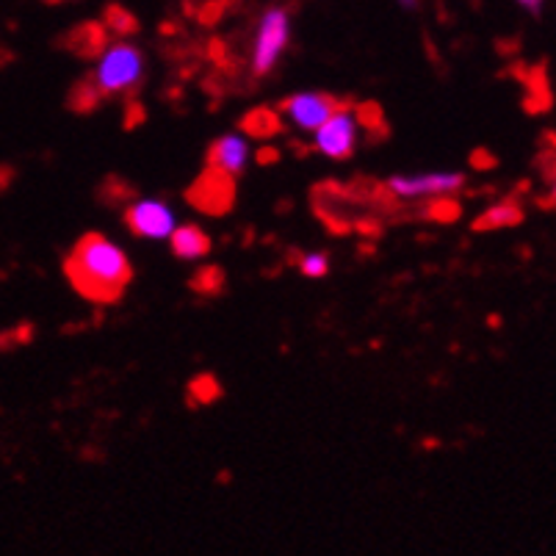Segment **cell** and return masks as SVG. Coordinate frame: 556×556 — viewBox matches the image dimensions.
<instances>
[{
    "label": "cell",
    "mask_w": 556,
    "mask_h": 556,
    "mask_svg": "<svg viewBox=\"0 0 556 556\" xmlns=\"http://www.w3.org/2000/svg\"><path fill=\"white\" fill-rule=\"evenodd\" d=\"M64 271L84 300L100 302V305L119 300L134 277L128 255L100 232H86L73 247Z\"/></svg>",
    "instance_id": "cell-1"
},
{
    "label": "cell",
    "mask_w": 556,
    "mask_h": 556,
    "mask_svg": "<svg viewBox=\"0 0 556 556\" xmlns=\"http://www.w3.org/2000/svg\"><path fill=\"white\" fill-rule=\"evenodd\" d=\"M141 73H144V59H141L139 48L128 42H116L103 50L100 67L92 80L100 89V94H119L136 89Z\"/></svg>",
    "instance_id": "cell-2"
},
{
    "label": "cell",
    "mask_w": 556,
    "mask_h": 556,
    "mask_svg": "<svg viewBox=\"0 0 556 556\" xmlns=\"http://www.w3.org/2000/svg\"><path fill=\"white\" fill-rule=\"evenodd\" d=\"M288 39H291V17H288V12L280 7L269 9L261 17V23H257L255 53H252V70H255V75L263 78V75H269L275 70Z\"/></svg>",
    "instance_id": "cell-3"
},
{
    "label": "cell",
    "mask_w": 556,
    "mask_h": 556,
    "mask_svg": "<svg viewBox=\"0 0 556 556\" xmlns=\"http://www.w3.org/2000/svg\"><path fill=\"white\" fill-rule=\"evenodd\" d=\"M189 202L194 205L197 211L211 216H222L232 208V202H236V184H232V175L227 172L208 169L202 172L200 178L194 180V186L189 189Z\"/></svg>",
    "instance_id": "cell-4"
},
{
    "label": "cell",
    "mask_w": 556,
    "mask_h": 556,
    "mask_svg": "<svg viewBox=\"0 0 556 556\" xmlns=\"http://www.w3.org/2000/svg\"><path fill=\"white\" fill-rule=\"evenodd\" d=\"M357 144V116L346 103L327 119L321 128L316 130V148L327 155V159L343 161L355 153Z\"/></svg>",
    "instance_id": "cell-5"
},
{
    "label": "cell",
    "mask_w": 556,
    "mask_h": 556,
    "mask_svg": "<svg viewBox=\"0 0 556 556\" xmlns=\"http://www.w3.org/2000/svg\"><path fill=\"white\" fill-rule=\"evenodd\" d=\"M341 100H336L332 94H321V92H305V94H294V98H288L286 103L280 105L282 114L302 130H318L321 125L341 109Z\"/></svg>",
    "instance_id": "cell-6"
},
{
    "label": "cell",
    "mask_w": 556,
    "mask_h": 556,
    "mask_svg": "<svg viewBox=\"0 0 556 556\" xmlns=\"http://www.w3.org/2000/svg\"><path fill=\"white\" fill-rule=\"evenodd\" d=\"M125 225L139 239H166L175 230V214L164 202L144 200L125 211Z\"/></svg>",
    "instance_id": "cell-7"
},
{
    "label": "cell",
    "mask_w": 556,
    "mask_h": 556,
    "mask_svg": "<svg viewBox=\"0 0 556 556\" xmlns=\"http://www.w3.org/2000/svg\"><path fill=\"white\" fill-rule=\"evenodd\" d=\"M465 186L463 175H416V178H391L388 191L399 197H441L454 194Z\"/></svg>",
    "instance_id": "cell-8"
},
{
    "label": "cell",
    "mask_w": 556,
    "mask_h": 556,
    "mask_svg": "<svg viewBox=\"0 0 556 556\" xmlns=\"http://www.w3.org/2000/svg\"><path fill=\"white\" fill-rule=\"evenodd\" d=\"M247 159H250V148L241 136H222L208 150V166L227 172V175H239Z\"/></svg>",
    "instance_id": "cell-9"
},
{
    "label": "cell",
    "mask_w": 556,
    "mask_h": 556,
    "mask_svg": "<svg viewBox=\"0 0 556 556\" xmlns=\"http://www.w3.org/2000/svg\"><path fill=\"white\" fill-rule=\"evenodd\" d=\"M172 252L184 261H194V257L208 255L211 239L197 225L178 227V230H172Z\"/></svg>",
    "instance_id": "cell-10"
},
{
    "label": "cell",
    "mask_w": 556,
    "mask_h": 556,
    "mask_svg": "<svg viewBox=\"0 0 556 556\" xmlns=\"http://www.w3.org/2000/svg\"><path fill=\"white\" fill-rule=\"evenodd\" d=\"M241 130L252 139H271L282 130L280 114L275 109H255L241 119Z\"/></svg>",
    "instance_id": "cell-11"
},
{
    "label": "cell",
    "mask_w": 556,
    "mask_h": 556,
    "mask_svg": "<svg viewBox=\"0 0 556 556\" xmlns=\"http://www.w3.org/2000/svg\"><path fill=\"white\" fill-rule=\"evenodd\" d=\"M523 222V208H520L518 202H498L490 211H484L477 222H473V230L484 232V230H495V227H513Z\"/></svg>",
    "instance_id": "cell-12"
},
{
    "label": "cell",
    "mask_w": 556,
    "mask_h": 556,
    "mask_svg": "<svg viewBox=\"0 0 556 556\" xmlns=\"http://www.w3.org/2000/svg\"><path fill=\"white\" fill-rule=\"evenodd\" d=\"M219 396H222V386L214 374H200V377H194L189 382V399L191 404H197V407H200V404H214Z\"/></svg>",
    "instance_id": "cell-13"
},
{
    "label": "cell",
    "mask_w": 556,
    "mask_h": 556,
    "mask_svg": "<svg viewBox=\"0 0 556 556\" xmlns=\"http://www.w3.org/2000/svg\"><path fill=\"white\" fill-rule=\"evenodd\" d=\"M191 288H194L197 294H205V296L222 294V288H225V271H222L219 266H205V269H200L194 275Z\"/></svg>",
    "instance_id": "cell-14"
},
{
    "label": "cell",
    "mask_w": 556,
    "mask_h": 556,
    "mask_svg": "<svg viewBox=\"0 0 556 556\" xmlns=\"http://www.w3.org/2000/svg\"><path fill=\"white\" fill-rule=\"evenodd\" d=\"M459 211L463 208H459V202L454 200L452 194H441L429 202L427 216L432 222H454V219H459Z\"/></svg>",
    "instance_id": "cell-15"
},
{
    "label": "cell",
    "mask_w": 556,
    "mask_h": 556,
    "mask_svg": "<svg viewBox=\"0 0 556 556\" xmlns=\"http://www.w3.org/2000/svg\"><path fill=\"white\" fill-rule=\"evenodd\" d=\"M100 98H103V94H100V89H98V86H94V80H84V84L75 86L73 105L78 111H89L94 103H98Z\"/></svg>",
    "instance_id": "cell-16"
},
{
    "label": "cell",
    "mask_w": 556,
    "mask_h": 556,
    "mask_svg": "<svg viewBox=\"0 0 556 556\" xmlns=\"http://www.w3.org/2000/svg\"><path fill=\"white\" fill-rule=\"evenodd\" d=\"M327 269H330V263H327L325 252H313V255H305V261H302L305 277H325Z\"/></svg>",
    "instance_id": "cell-17"
},
{
    "label": "cell",
    "mask_w": 556,
    "mask_h": 556,
    "mask_svg": "<svg viewBox=\"0 0 556 556\" xmlns=\"http://www.w3.org/2000/svg\"><path fill=\"white\" fill-rule=\"evenodd\" d=\"M111 20H114L116 23V31H123V34H130L136 28V23H134V17H128V14H116V9H114V14H111Z\"/></svg>",
    "instance_id": "cell-18"
},
{
    "label": "cell",
    "mask_w": 556,
    "mask_h": 556,
    "mask_svg": "<svg viewBox=\"0 0 556 556\" xmlns=\"http://www.w3.org/2000/svg\"><path fill=\"white\" fill-rule=\"evenodd\" d=\"M473 164H477L479 169H490V166H495V159L484 153V150H477V153H473Z\"/></svg>",
    "instance_id": "cell-19"
},
{
    "label": "cell",
    "mask_w": 556,
    "mask_h": 556,
    "mask_svg": "<svg viewBox=\"0 0 556 556\" xmlns=\"http://www.w3.org/2000/svg\"><path fill=\"white\" fill-rule=\"evenodd\" d=\"M277 159H280V153H277V150H271V148H266V150H261V153H257V161H261V164H275Z\"/></svg>",
    "instance_id": "cell-20"
},
{
    "label": "cell",
    "mask_w": 556,
    "mask_h": 556,
    "mask_svg": "<svg viewBox=\"0 0 556 556\" xmlns=\"http://www.w3.org/2000/svg\"><path fill=\"white\" fill-rule=\"evenodd\" d=\"M518 3L526 9V12H532V14H538L540 9H543V0H518Z\"/></svg>",
    "instance_id": "cell-21"
},
{
    "label": "cell",
    "mask_w": 556,
    "mask_h": 556,
    "mask_svg": "<svg viewBox=\"0 0 556 556\" xmlns=\"http://www.w3.org/2000/svg\"><path fill=\"white\" fill-rule=\"evenodd\" d=\"M404 9H416V0H399Z\"/></svg>",
    "instance_id": "cell-22"
},
{
    "label": "cell",
    "mask_w": 556,
    "mask_h": 556,
    "mask_svg": "<svg viewBox=\"0 0 556 556\" xmlns=\"http://www.w3.org/2000/svg\"><path fill=\"white\" fill-rule=\"evenodd\" d=\"M48 3H62V0H48Z\"/></svg>",
    "instance_id": "cell-23"
}]
</instances>
